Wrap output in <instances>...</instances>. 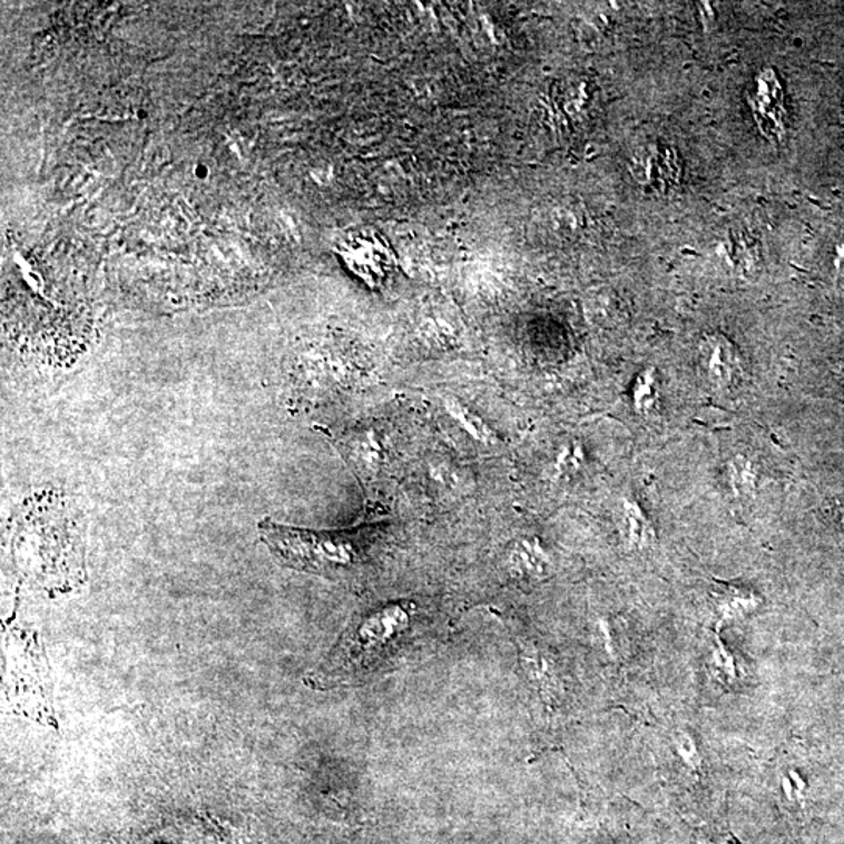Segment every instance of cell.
I'll use <instances>...</instances> for the list:
<instances>
[{
  "mask_svg": "<svg viewBox=\"0 0 844 844\" xmlns=\"http://www.w3.org/2000/svg\"><path fill=\"white\" fill-rule=\"evenodd\" d=\"M755 121L766 137L781 138L785 131L784 95L776 73L766 69L755 79L753 95L749 98Z\"/></svg>",
  "mask_w": 844,
  "mask_h": 844,
  "instance_id": "obj_4",
  "label": "cell"
},
{
  "mask_svg": "<svg viewBox=\"0 0 844 844\" xmlns=\"http://www.w3.org/2000/svg\"><path fill=\"white\" fill-rule=\"evenodd\" d=\"M716 610L723 621H735L753 614L760 606V598L746 588L719 587L714 593Z\"/></svg>",
  "mask_w": 844,
  "mask_h": 844,
  "instance_id": "obj_5",
  "label": "cell"
},
{
  "mask_svg": "<svg viewBox=\"0 0 844 844\" xmlns=\"http://www.w3.org/2000/svg\"><path fill=\"white\" fill-rule=\"evenodd\" d=\"M708 665H710V671L714 674L715 679L719 680V683L734 684L737 680V664H735V658L729 652V649L722 641L716 642L714 648H711Z\"/></svg>",
  "mask_w": 844,
  "mask_h": 844,
  "instance_id": "obj_9",
  "label": "cell"
},
{
  "mask_svg": "<svg viewBox=\"0 0 844 844\" xmlns=\"http://www.w3.org/2000/svg\"><path fill=\"white\" fill-rule=\"evenodd\" d=\"M512 568L520 575L526 576H544L549 569V560L536 540H521L513 544Z\"/></svg>",
  "mask_w": 844,
  "mask_h": 844,
  "instance_id": "obj_6",
  "label": "cell"
},
{
  "mask_svg": "<svg viewBox=\"0 0 844 844\" xmlns=\"http://www.w3.org/2000/svg\"><path fill=\"white\" fill-rule=\"evenodd\" d=\"M840 521H842V524L844 526V502L842 506V512H840Z\"/></svg>",
  "mask_w": 844,
  "mask_h": 844,
  "instance_id": "obj_13",
  "label": "cell"
},
{
  "mask_svg": "<svg viewBox=\"0 0 844 844\" xmlns=\"http://www.w3.org/2000/svg\"><path fill=\"white\" fill-rule=\"evenodd\" d=\"M650 399H652V382H638L637 390H635V402H637L638 409L646 410L648 402L650 404Z\"/></svg>",
  "mask_w": 844,
  "mask_h": 844,
  "instance_id": "obj_12",
  "label": "cell"
},
{
  "mask_svg": "<svg viewBox=\"0 0 844 844\" xmlns=\"http://www.w3.org/2000/svg\"><path fill=\"white\" fill-rule=\"evenodd\" d=\"M351 244L347 258L357 276L371 286L383 284L396 265L393 252L385 239L367 232V234L359 235Z\"/></svg>",
  "mask_w": 844,
  "mask_h": 844,
  "instance_id": "obj_3",
  "label": "cell"
},
{
  "mask_svg": "<svg viewBox=\"0 0 844 844\" xmlns=\"http://www.w3.org/2000/svg\"><path fill=\"white\" fill-rule=\"evenodd\" d=\"M446 409L448 412L451 413V416L454 418V420H457L460 425H462L464 431L470 432L475 440L482 441V443L487 444L495 443L494 433L488 429L485 422L475 416L474 413L470 412L467 406L460 404L459 401H454V399H448Z\"/></svg>",
  "mask_w": 844,
  "mask_h": 844,
  "instance_id": "obj_8",
  "label": "cell"
},
{
  "mask_svg": "<svg viewBox=\"0 0 844 844\" xmlns=\"http://www.w3.org/2000/svg\"><path fill=\"white\" fill-rule=\"evenodd\" d=\"M622 524H625L622 530H625L627 544L632 548H646L652 540V529L645 514L641 513L640 507L635 503H626L622 510Z\"/></svg>",
  "mask_w": 844,
  "mask_h": 844,
  "instance_id": "obj_7",
  "label": "cell"
},
{
  "mask_svg": "<svg viewBox=\"0 0 844 844\" xmlns=\"http://www.w3.org/2000/svg\"><path fill=\"white\" fill-rule=\"evenodd\" d=\"M258 529L274 559L286 568L340 579L357 571L365 561V549L355 533L316 532L269 520L262 521Z\"/></svg>",
  "mask_w": 844,
  "mask_h": 844,
  "instance_id": "obj_1",
  "label": "cell"
},
{
  "mask_svg": "<svg viewBox=\"0 0 844 844\" xmlns=\"http://www.w3.org/2000/svg\"><path fill=\"white\" fill-rule=\"evenodd\" d=\"M699 366L716 390H729L742 379V357L734 343L719 333L704 336L699 343Z\"/></svg>",
  "mask_w": 844,
  "mask_h": 844,
  "instance_id": "obj_2",
  "label": "cell"
},
{
  "mask_svg": "<svg viewBox=\"0 0 844 844\" xmlns=\"http://www.w3.org/2000/svg\"><path fill=\"white\" fill-rule=\"evenodd\" d=\"M676 745L677 750H679V754L683 755L685 764L690 765L691 768H698V765L700 764V762H698L699 755L698 750H696L695 743H693V739L690 738V735H677Z\"/></svg>",
  "mask_w": 844,
  "mask_h": 844,
  "instance_id": "obj_11",
  "label": "cell"
},
{
  "mask_svg": "<svg viewBox=\"0 0 844 844\" xmlns=\"http://www.w3.org/2000/svg\"><path fill=\"white\" fill-rule=\"evenodd\" d=\"M730 483L738 494H749L754 490L757 475L749 460L738 457L729 468Z\"/></svg>",
  "mask_w": 844,
  "mask_h": 844,
  "instance_id": "obj_10",
  "label": "cell"
}]
</instances>
